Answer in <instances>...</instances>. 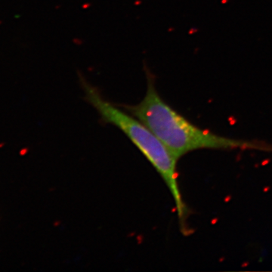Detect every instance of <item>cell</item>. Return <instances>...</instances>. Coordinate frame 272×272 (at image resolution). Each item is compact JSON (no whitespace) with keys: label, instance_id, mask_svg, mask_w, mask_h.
I'll return each instance as SVG.
<instances>
[{"label":"cell","instance_id":"cell-2","mask_svg":"<svg viewBox=\"0 0 272 272\" xmlns=\"http://www.w3.org/2000/svg\"><path fill=\"white\" fill-rule=\"evenodd\" d=\"M80 82L85 99L97 110L102 120L120 128L155 168L173 197L182 231L184 234L188 231L186 220L189 212L178 184V159L140 120L106 100L100 92L84 78H80Z\"/></svg>","mask_w":272,"mask_h":272},{"label":"cell","instance_id":"cell-1","mask_svg":"<svg viewBox=\"0 0 272 272\" xmlns=\"http://www.w3.org/2000/svg\"><path fill=\"white\" fill-rule=\"evenodd\" d=\"M147 91L136 105L124 108L155 135L177 159L198 149H251L272 151V145L214 134L195 126L161 98L152 73L146 67Z\"/></svg>","mask_w":272,"mask_h":272}]
</instances>
